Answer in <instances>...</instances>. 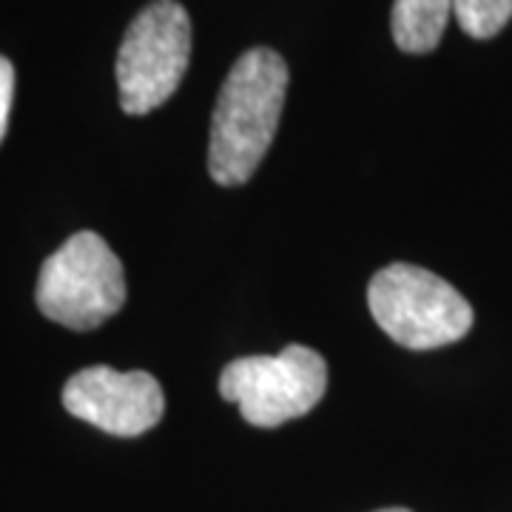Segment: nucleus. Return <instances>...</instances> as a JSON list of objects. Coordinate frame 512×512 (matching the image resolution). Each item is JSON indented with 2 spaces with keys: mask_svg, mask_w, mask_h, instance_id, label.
<instances>
[{
  "mask_svg": "<svg viewBox=\"0 0 512 512\" xmlns=\"http://www.w3.org/2000/svg\"><path fill=\"white\" fill-rule=\"evenodd\" d=\"M456 0H396L393 3V40L407 55H427L441 43Z\"/></svg>",
  "mask_w": 512,
  "mask_h": 512,
  "instance_id": "nucleus-7",
  "label": "nucleus"
},
{
  "mask_svg": "<svg viewBox=\"0 0 512 512\" xmlns=\"http://www.w3.org/2000/svg\"><path fill=\"white\" fill-rule=\"evenodd\" d=\"M63 407L74 419L89 421L109 436L134 439L160 424L165 396L160 382L146 370L120 373L109 365H94L66 382Z\"/></svg>",
  "mask_w": 512,
  "mask_h": 512,
  "instance_id": "nucleus-6",
  "label": "nucleus"
},
{
  "mask_svg": "<svg viewBox=\"0 0 512 512\" xmlns=\"http://www.w3.org/2000/svg\"><path fill=\"white\" fill-rule=\"evenodd\" d=\"M288 63L274 49L256 46L234 63L222 83L211 120L208 171L217 185H242L274 143L285 94Z\"/></svg>",
  "mask_w": 512,
  "mask_h": 512,
  "instance_id": "nucleus-1",
  "label": "nucleus"
},
{
  "mask_svg": "<svg viewBox=\"0 0 512 512\" xmlns=\"http://www.w3.org/2000/svg\"><path fill=\"white\" fill-rule=\"evenodd\" d=\"M367 305L376 325L410 350L453 345L473 328L470 302L450 282L410 262L387 265L373 276Z\"/></svg>",
  "mask_w": 512,
  "mask_h": 512,
  "instance_id": "nucleus-2",
  "label": "nucleus"
},
{
  "mask_svg": "<svg viewBox=\"0 0 512 512\" xmlns=\"http://www.w3.org/2000/svg\"><path fill=\"white\" fill-rule=\"evenodd\" d=\"M12 94H15V69L6 57H0V143H3L6 126H9Z\"/></svg>",
  "mask_w": 512,
  "mask_h": 512,
  "instance_id": "nucleus-9",
  "label": "nucleus"
},
{
  "mask_svg": "<svg viewBox=\"0 0 512 512\" xmlns=\"http://www.w3.org/2000/svg\"><path fill=\"white\" fill-rule=\"evenodd\" d=\"M379 512H410V510H404V507H390V510H379Z\"/></svg>",
  "mask_w": 512,
  "mask_h": 512,
  "instance_id": "nucleus-10",
  "label": "nucleus"
},
{
  "mask_svg": "<svg viewBox=\"0 0 512 512\" xmlns=\"http://www.w3.org/2000/svg\"><path fill=\"white\" fill-rule=\"evenodd\" d=\"M37 308L72 330H94L126 302L123 262L94 231L69 237L37 276Z\"/></svg>",
  "mask_w": 512,
  "mask_h": 512,
  "instance_id": "nucleus-3",
  "label": "nucleus"
},
{
  "mask_svg": "<svg viewBox=\"0 0 512 512\" xmlns=\"http://www.w3.org/2000/svg\"><path fill=\"white\" fill-rule=\"evenodd\" d=\"M328 390V365L316 350L288 345L279 356H245L225 365L220 393L239 404L242 419L271 430L308 416Z\"/></svg>",
  "mask_w": 512,
  "mask_h": 512,
  "instance_id": "nucleus-5",
  "label": "nucleus"
},
{
  "mask_svg": "<svg viewBox=\"0 0 512 512\" xmlns=\"http://www.w3.org/2000/svg\"><path fill=\"white\" fill-rule=\"evenodd\" d=\"M191 57V20L177 0H154L131 20L120 55L117 89L126 114L143 117L180 89Z\"/></svg>",
  "mask_w": 512,
  "mask_h": 512,
  "instance_id": "nucleus-4",
  "label": "nucleus"
},
{
  "mask_svg": "<svg viewBox=\"0 0 512 512\" xmlns=\"http://www.w3.org/2000/svg\"><path fill=\"white\" fill-rule=\"evenodd\" d=\"M458 26L476 40L495 37L512 18V0H456Z\"/></svg>",
  "mask_w": 512,
  "mask_h": 512,
  "instance_id": "nucleus-8",
  "label": "nucleus"
}]
</instances>
